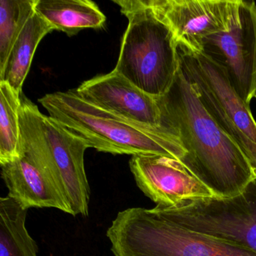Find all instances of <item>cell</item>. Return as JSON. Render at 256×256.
Instances as JSON below:
<instances>
[{
    "mask_svg": "<svg viewBox=\"0 0 256 256\" xmlns=\"http://www.w3.org/2000/svg\"><path fill=\"white\" fill-rule=\"evenodd\" d=\"M156 100L162 126L175 133L186 151L181 162L214 197H234L256 178L242 150L205 110L181 68L168 91Z\"/></svg>",
    "mask_w": 256,
    "mask_h": 256,
    "instance_id": "1",
    "label": "cell"
},
{
    "mask_svg": "<svg viewBox=\"0 0 256 256\" xmlns=\"http://www.w3.org/2000/svg\"><path fill=\"white\" fill-rule=\"evenodd\" d=\"M38 102L52 119L100 152L164 156L180 162L186 155L179 137L170 130L126 120L85 101L74 89L47 94Z\"/></svg>",
    "mask_w": 256,
    "mask_h": 256,
    "instance_id": "2",
    "label": "cell"
},
{
    "mask_svg": "<svg viewBox=\"0 0 256 256\" xmlns=\"http://www.w3.org/2000/svg\"><path fill=\"white\" fill-rule=\"evenodd\" d=\"M20 100L22 154L29 156L53 181L70 203L73 216H88L90 188L84 154L89 144L42 114L23 94Z\"/></svg>",
    "mask_w": 256,
    "mask_h": 256,
    "instance_id": "3",
    "label": "cell"
},
{
    "mask_svg": "<svg viewBox=\"0 0 256 256\" xmlns=\"http://www.w3.org/2000/svg\"><path fill=\"white\" fill-rule=\"evenodd\" d=\"M128 24L114 70L155 98L168 91L180 68L178 46L168 28L144 0H114Z\"/></svg>",
    "mask_w": 256,
    "mask_h": 256,
    "instance_id": "4",
    "label": "cell"
},
{
    "mask_svg": "<svg viewBox=\"0 0 256 256\" xmlns=\"http://www.w3.org/2000/svg\"><path fill=\"white\" fill-rule=\"evenodd\" d=\"M107 236L114 256H256L244 247L182 227L156 208L121 211Z\"/></svg>",
    "mask_w": 256,
    "mask_h": 256,
    "instance_id": "5",
    "label": "cell"
},
{
    "mask_svg": "<svg viewBox=\"0 0 256 256\" xmlns=\"http://www.w3.org/2000/svg\"><path fill=\"white\" fill-rule=\"evenodd\" d=\"M181 70L200 102L218 126L240 146L256 172V121L233 89L224 70L204 54L178 49Z\"/></svg>",
    "mask_w": 256,
    "mask_h": 256,
    "instance_id": "6",
    "label": "cell"
},
{
    "mask_svg": "<svg viewBox=\"0 0 256 256\" xmlns=\"http://www.w3.org/2000/svg\"><path fill=\"white\" fill-rule=\"evenodd\" d=\"M156 208L182 227L256 253V178L234 197L188 199Z\"/></svg>",
    "mask_w": 256,
    "mask_h": 256,
    "instance_id": "7",
    "label": "cell"
},
{
    "mask_svg": "<svg viewBox=\"0 0 256 256\" xmlns=\"http://www.w3.org/2000/svg\"><path fill=\"white\" fill-rule=\"evenodd\" d=\"M202 54L222 68L240 97L250 104L256 88V4L236 0L228 28L203 42Z\"/></svg>",
    "mask_w": 256,
    "mask_h": 256,
    "instance_id": "8",
    "label": "cell"
},
{
    "mask_svg": "<svg viewBox=\"0 0 256 256\" xmlns=\"http://www.w3.org/2000/svg\"><path fill=\"white\" fill-rule=\"evenodd\" d=\"M172 31L178 49L203 52V42L228 28L236 0H144Z\"/></svg>",
    "mask_w": 256,
    "mask_h": 256,
    "instance_id": "9",
    "label": "cell"
},
{
    "mask_svg": "<svg viewBox=\"0 0 256 256\" xmlns=\"http://www.w3.org/2000/svg\"><path fill=\"white\" fill-rule=\"evenodd\" d=\"M130 166L138 188L156 206L169 208L188 199L214 196L210 188L176 158L133 156Z\"/></svg>",
    "mask_w": 256,
    "mask_h": 256,
    "instance_id": "10",
    "label": "cell"
},
{
    "mask_svg": "<svg viewBox=\"0 0 256 256\" xmlns=\"http://www.w3.org/2000/svg\"><path fill=\"white\" fill-rule=\"evenodd\" d=\"M74 90L88 102L126 120L144 126H162L156 98L115 70L86 80Z\"/></svg>",
    "mask_w": 256,
    "mask_h": 256,
    "instance_id": "11",
    "label": "cell"
},
{
    "mask_svg": "<svg viewBox=\"0 0 256 256\" xmlns=\"http://www.w3.org/2000/svg\"><path fill=\"white\" fill-rule=\"evenodd\" d=\"M2 178L8 196L22 208H56L74 215L67 199L47 174L24 154L1 166Z\"/></svg>",
    "mask_w": 256,
    "mask_h": 256,
    "instance_id": "12",
    "label": "cell"
},
{
    "mask_svg": "<svg viewBox=\"0 0 256 256\" xmlns=\"http://www.w3.org/2000/svg\"><path fill=\"white\" fill-rule=\"evenodd\" d=\"M35 12L68 36L88 28L100 29L106 22L98 6L90 0H36Z\"/></svg>",
    "mask_w": 256,
    "mask_h": 256,
    "instance_id": "13",
    "label": "cell"
},
{
    "mask_svg": "<svg viewBox=\"0 0 256 256\" xmlns=\"http://www.w3.org/2000/svg\"><path fill=\"white\" fill-rule=\"evenodd\" d=\"M54 30L52 25L35 12L13 44L4 68L0 70V82H6L22 95L36 50L44 37Z\"/></svg>",
    "mask_w": 256,
    "mask_h": 256,
    "instance_id": "14",
    "label": "cell"
},
{
    "mask_svg": "<svg viewBox=\"0 0 256 256\" xmlns=\"http://www.w3.org/2000/svg\"><path fill=\"white\" fill-rule=\"evenodd\" d=\"M28 211L8 196L0 198V256H38L26 228Z\"/></svg>",
    "mask_w": 256,
    "mask_h": 256,
    "instance_id": "15",
    "label": "cell"
},
{
    "mask_svg": "<svg viewBox=\"0 0 256 256\" xmlns=\"http://www.w3.org/2000/svg\"><path fill=\"white\" fill-rule=\"evenodd\" d=\"M20 95L8 83L0 82V164L22 156Z\"/></svg>",
    "mask_w": 256,
    "mask_h": 256,
    "instance_id": "16",
    "label": "cell"
},
{
    "mask_svg": "<svg viewBox=\"0 0 256 256\" xmlns=\"http://www.w3.org/2000/svg\"><path fill=\"white\" fill-rule=\"evenodd\" d=\"M36 0L0 1V70L4 68L13 44L30 18Z\"/></svg>",
    "mask_w": 256,
    "mask_h": 256,
    "instance_id": "17",
    "label": "cell"
},
{
    "mask_svg": "<svg viewBox=\"0 0 256 256\" xmlns=\"http://www.w3.org/2000/svg\"><path fill=\"white\" fill-rule=\"evenodd\" d=\"M254 98H256V92H254Z\"/></svg>",
    "mask_w": 256,
    "mask_h": 256,
    "instance_id": "18",
    "label": "cell"
}]
</instances>
